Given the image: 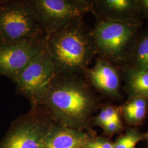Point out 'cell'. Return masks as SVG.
I'll list each match as a JSON object with an SVG mask.
<instances>
[{"label": "cell", "mask_w": 148, "mask_h": 148, "mask_svg": "<svg viewBox=\"0 0 148 148\" xmlns=\"http://www.w3.org/2000/svg\"><path fill=\"white\" fill-rule=\"evenodd\" d=\"M101 104L85 77L56 75L40 106L54 123L95 134L92 121Z\"/></svg>", "instance_id": "obj_1"}, {"label": "cell", "mask_w": 148, "mask_h": 148, "mask_svg": "<svg viewBox=\"0 0 148 148\" xmlns=\"http://www.w3.org/2000/svg\"><path fill=\"white\" fill-rule=\"evenodd\" d=\"M46 45L56 75L85 77L86 70L97 55L92 29L83 19L70 22L47 35Z\"/></svg>", "instance_id": "obj_2"}, {"label": "cell", "mask_w": 148, "mask_h": 148, "mask_svg": "<svg viewBox=\"0 0 148 148\" xmlns=\"http://www.w3.org/2000/svg\"><path fill=\"white\" fill-rule=\"evenodd\" d=\"M143 28L142 19H97L92 29L97 55L120 68L127 65Z\"/></svg>", "instance_id": "obj_3"}, {"label": "cell", "mask_w": 148, "mask_h": 148, "mask_svg": "<svg viewBox=\"0 0 148 148\" xmlns=\"http://www.w3.org/2000/svg\"><path fill=\"white\" fill-rule=\"evenodd\" d=\"M46 36L29 0L0 1V43L32 41Z\"/></svg>", "instance_id": "obj_4"}, {"label": "cell", "mask_w": 148, "mask_h": 148, "mask_svg": "<svg viewBox=\"0 0 148 148\" xmlns=\"http://www.w3.org/2000/svg\"><path fill=\"white\" fill-rule=\"evenodd\" d=\"M54 122L42 106L31 107L11 122L0 148H43Z\"/></svg>", "instance_id": "obj_5"}, {"label": "cell", "mask_w": 148, "mask_h": 148, "mask_svg": "<svg viewBox=\"0 0 148 148\" xmlns=\"http://www.w3.org/2000/svg\"><path fill=\"white\" fill-rule=\"evenodd\" d=\"M56 76L51 54L45 46L33 59L14 82L16 93L29 101L31 107L40 106Z\"/></svg>", "instance_id": "obj_6"}, {"label": "cell", "mask_w": 148, "mask_h": 148, "mask_svg": "<svg viewBox=\"0 0 148 148\" xmlns=\"http://www.w3.org/2000/svg\"><path fill=\"white\" fill-rule=\"evenodd\" d=\"M46 35L91 12L92 0H29Z\"/></svg>", "instance_id": "obj_7"}, {"label": "cell", "mask_w": 148, "mask_h": 148, "mask_svg": "<svg viewBox=\"0 0 148 148\" xmlns=\"http://www.w3.org/2000/svg\"><path fill=\"white\" fill-rule=\"evenodd\" d=\"M46 37L24 42L0 43V75L15 82L21 72L42 50Z\"/></svg>", "instance_id": "obj_8"}, {"label": "cell", "mask_w": 148, "mask_h": 148, "mask_svg": "<svg viewBox=\"0 0 148 148\" xmlns=\"http://www.w3.org/2000/svg\"><path fill=\"white\" fill-rule=\"evenodd\" d=\"M121 68L98 57L94 65L85 74V79L91 87L112 101L122 99Z\"/></svg>", "instance_id": "obj_9"}, {"label": "cell", "mask_w": 148, "mask_h": 148, "mask_svg": "<svg viewBox=\"0 0 148 148\" xmlns=\"http://www.w3.org/2000/svg\"><path fill=\"white\" fill-rule=\"evenodd\" d=\"M96 19L124 21L142 19L137 0H92Z\"/></svg>", "instance_id": "obj_10"}, {"label": "cell", "mask_w": 148, "mask_h": 148, "mask_svg": "<svg viewBox=\"0 0 148 148\" xmlns=\"http://www.w3.org/2000/svg\"><path fill=\"white\" fill-rule=\"evenodd\" d=\"M84 131L56 123L48 134L43 148H86L90 136Z\"/></svg>", "instance_id": "obj_11"}, {"label": "cell", "mask_w": 148, "mask_h": 148, "mask_svg": "<svg viewBox=\"0 0 148 148\" xmlns=\"http://www.w3.org/2000/svg\"><path fill=\"white\" fill-rule=\"evenodd\" d=\"M124 89L128 99L141 97L148 101V71L128 65L121 68Z\"/></svg>", "instance_id": "obj_12"}, {"label": "cell", "mask_w": 148, "mask_h": 148, "mask_svg": "<svg viewBox=\"0 0 148 148\" xmlns=\"http://www.w3.org/2000/svg\"><path fill=\"white\" fill-rule=\"evenodd\" d=\"M127 65L148 71V26L143 27Z\"/></svg>", "instance_id": "obj_13"}, {"label": "cell", "mask_w": 148, "mask_h": 148, "mask_svg": "<svg viewBox=\"0 0 148 148\" xmlns=\"http://www.w3.org/2000/svg\"><path fill=\"white\" fill-rule=\"evenodd\" d=\"M148 137V132H142L136 127H128L114 142V148H136L138 143Z\"/></svg>", "instance_id": "obj_14"}, {"label": "cell", "mask_w": 148, "mask_h": 148, "mask_svg": "<svg viewBox=\"0 0 148 148\" xmlns=\"http://www.w3.org/2000/svg\"><path fill=\"white\" fill-rule=\"evenodd\" d=\"M120 116H121L119 107L111 104L101 103L98 110L93 117L92 126L101 128L109 122Z\"/></svg>", "instance_id": "obj_15"}, {"label": "cell", "mask_w": 148, "mask_h": 148, "mask_svg": "<svg viewBox=\"0 0 148 148\" xmlns=\"http://www.w3.org/2000/svg\"><path fill=\"white\" fill-rule=\"evenodd\" d=\"M121 116L125 121L131 127H136L141 125L148 113V109H130L123 106H119Z\"/></svg>", "instance_id": "obj_16"}, {"label": "cell", "mask_w": 148, "mask_h": 148, "mask_svg": "<svg viewBox=\"0 0 148 148\" xmlns=\"http://www.w3.org/2000/svg\"><path fill=\"white\" fill-rule=\"evenodd\" d=\"M86 148H114V142L110 137L96 133L90 136Z\"/></svg>", "instance_id": "obj_17"}, {"label": "cell", "mask_w": 148, "mask_h": 148, "mask_svg": "<svg viewBox=\"0 0 148 148\" xmlns=\"http://www.w3.org/2000/svg\"><path fill=\"white\" fill-rule=\"evenodd\" d=\"M103 134L109 137L114 134L121 133L125 130L124 125L122 121L121 116L118 117L107 123L101 128Z\"/></svg>", "instance_id": "obj_18"}, {"label": "cell", "mask_w": 148, "mask_h": 148, "mask_svg": "<svg viewBox=\"0 0 148 148\" xmlns=\"http://www.w3.org/2000/svg\"><path fill=\"white\" fill-rule=\"evenodd\" d=\"M137 2L142 19L148 20V0H137Z\"/></svg>", "instance_id": "obj_19"}, {"label": "cell", "mask_w": 148, "mask_h": 148, "mask_svg": "<svg viewBox=\"0 0 148 148\" xmlns=\"http://www.w3.org/2000/svg\"><path fill=\"white\" fill-rule=\"evenodd\" d=\"M147 140L148 141V138H147Z\"/></svg>", "instance_id": "obj_20"}]
</instances>
